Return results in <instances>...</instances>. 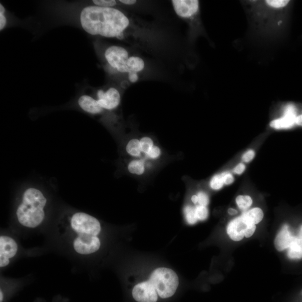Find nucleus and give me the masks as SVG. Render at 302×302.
<instances>
[{
  "label": "nucleus",
  "mask_w": 302,
  "mask_h": 302,
  "mask_svg": "<svg viewBox=\"0 0 302 302\" xmlns=\"http://www.w3.org/2000/svg\"><path fill=\"white\" fill-rule=\"evenodd\" d=\"M290 2L288 0L245 1L254 35L262 40H278L283 24L282 11Z\"/></svg>",
  "instance_id": "obj_1"
},
{
  "label": "nucleus",
  "mask_w": 302,
  "mask_h": 302,
  "mask_svg": "<svg viewBox=\"0 0 302 302\" xmlns=\"http://www.w3.org/2000/svg\"><path fill=\"white\" fill-rule=\"evenodd\" d=\"M83 30L92 35L106 38H123L124 31L129 25V20L122 11L113 7L89 6L80 15Z\"/></svg>",
  "instance_id": "obj_2"
},
{
  "label": "nucleus",
  "mask_w": 302,
  "mask_h": 302,
  "mask_svg": "<svg viewBox=\"0 0 302 302\" xmlns=\"http://www.w3.org/2000/svg\"><path fill=\"white\" fill-rule=\"evenodd\" d=\"M46 203L47 199L40 190L34 187L26 189L16 212L19 224L31 229L39 226L45 218Z\"/></svg>",
  "instance_id": "obj_3"
},
{
  "label": "nucleus",
  "mask_w": 302,
  "mask_h": 302,
  "mask_svg": "<svg viewBox=\"0 0 302 302\" xmlns=\"http://www.w3.org/2000/svg\"><path fill=\"white\" fill-rule=\"evenodd\" d=\"M149 281L154 286L158 296L164 299L173 296L179 286L177 274L165 268H160L153 272Z\"/></svg>",
  "instance_id": "obj_4"
},
{
  "label": "nucleus",
  "mask_w": 302,
  "mask_h": 302,
  "mask_svg": "<svg viewBox=\"0 0 302 302\" xmlns=\"http://www.w3.org/2000/svg\"><path fill=\"white\" fill-rule=\"evenodd\" d=\"M77 238L73 241V248L81 255H89L98 251L100 241L97 236L91 232L81 231L76 232Z\"/></svg>",
  "instance_id": "obj_5"
},
{
  "label": "nucleus",
  "mask_w": 302,
  "mask_h": 302,
  "mask_svg": "<svg viewBox=\"0 0 302 302\" xmlns=\"http://www.w3.org/2000/svg\"><path fill=\"white\" fill-rule=\"evenodd\" d=\"M105 57L107 62L116 70L121 73H129L128 66L129 58L128 52L122 46H110L105 51Z\"/></svg>",
  "instance_id": "obj_6"
},
{
  "label": "nucleus",
  "mask_w": 302,
  "mask_h": 302,
  "mask_svg": "<svg viewBox=\"0 0 302 302\" xmlns=\"http://www.w3.org/2000/svg\"><path fill=\"white\" fill-rule=\"evenodd\" d=\"M16 241L10 237H0V267H6L10 263V259L14 257L17 252Z\"/></svg>",
  "instance_id": "obj_7"
},
{
  "label": "nucleus",
  "mask_w": 302,
  "mask_h": 302,
  "mask_svg": "<svg viewBox=\"0 0 302 302\" xmlns=\"http://www.w3.org/2000/svg\"><path fill=\"white\" fill-rule=\"evenodd\" d=\"M172 4L176 14L184 18H194L199 11L198 0H173Z\"/></svg>",
  "instance_id": "obj_8"
},
{
  "label": "nucleus",
  "mask_w": 302,
  "mask_h": 302,
  "mask_svg": "<svg viewBox=\"0 0 302 302\" xmlns=\"http://www.w3.org/2000/svg\"><path fill=\"white\" fill-rule=\"evenodd\" d=\"M132 295L138 302H156L158 300L155 288L149 281L139 283L134 287Z\"/></svg>",
  "instance_id": "obj_9"
},
{
  "label": "nucleus",
  "mask_w": 302,
  "mask_h": 302,
  "mask_svg": "<svg viewBox=\"0 0 302 302\" xmlns=\"http://www.w3.org/2000/svg\"><path fill=\"white\" fill-rule=\"evenodd\" d=\"M97 101L102 108L106 110H113L117 108L120 102V95L115 88H110L104 91L99 90L97 92Z\"/></svg>",
  "instance_id": "obj_10"
},
{
  "label": "nucleus",
  "mask_w": 302,
  "mask_h": 302,
  "mask_svg": "<svg viewBox=\"0 0 302 302\" xmlns=\"http://www.w3.org/2000/svg\"><path fill=\"white\" fill-rule=\"evenodd\" d=\"M249 223L245 219L243 215L236 218L235 219L231 221L227 226L228 235L232 240L239 241L243 240Z\"/></svg>",
  "instance_id": "obj_11"
},
{
  "label": "nucleus",
  "mask_w": 302,
  "mask_h": 302,
  "mask_svg": "<svg viewBox=\"0 0 302 302\" xmlns=\"http://www.w3.org/2000/svg\"><path fill=\"white\" fill-rule=\"evenodd\" d=\"M296 109L294 106L287 107L284 117L274 120L271 123V126L275 129H285L290 128L296 123Z\"/></svg>",
  "instance_id": "obj_12"
},
{
  "label": "nucleus",
  "mask_w": 302,
  "mask_h": 302,
  "mask_svg": "<svg viewBox=\"0 0 302 302\" xmlns=\"http://www.w3.org/2000/svg\"><path fill=\"white\" fill-rule=\"evenodd\" d=\"M295 236H292L289 230V227L286 225L282 227V230L277 235L274 245L279 252H282L289 248L291 243Z\"/></svg>",
  "instance_id": "obj_13"
},
{
  "label": "nucleus",
  "mask_w": 302,
  "mask_h": 302,
  "mask_svg": "<svg viewBox=\"0 0 302 302\" xmlns=\"http://www.w3.org/2000/svg\"><path fill=\"white\" fill-rule=\"evenodd\" d=\"M80 108L86 112L91 114H97L103 112L98 101L89 95H82L78 100Z\"/></svg>",
  "instance_id": "obj_14"
},
{
  "label": "nucleus",
  "mask_w": 302,
  "mask_h": 302,
  "mask_svg": "<svg viewBox=\"0 0 302 302\" xmlns=\"http://www.w3.org/2000/svg\"><path fill=\"white\" fill-rule=\"evenodd\" d=\"M288 257L291 259L302 258V239L295 237L288 248Z\"/></svg>",
  "instance_id": "obj_15"
},
{
  "label": "nucleus",
  "mask_w": 302,
  "mask_h": 302,
  "mask_svg": "<svg viewBox=\"0 0 302 302\" xmlns=\"http://www.w3.org/2000/svg\"><path fill=\"white\" fill-rule=\"evenodd\" d=\"M243 215L246 220L255 225L259 224L264 218V213L259 208H253L244 213Z\"/></svg>",
  "instance_id": "obj_16"
},
{
  "label": "nucleus",
  "mask_w": 302,
  "mask_h": 302,
  "mask_svg": "<svg viewBox=\"0 0 302 302\" xmlns=\"http://www.w3.org/2000/svg\"><path fill=\"white\" fill-rule=\"evenodd\" d=\"M128 66L130 71L129 73H137L142 71L145 68V62L140 57H131L128 60Z\"/></svg>",
  "instance_id": "obj_17"
},
{
  "label": "nucleus",
  "mask_w": 302,
  "mask_h": 302,
  "mask_svg": "<svg viewBox=\"0 0 302 302\" xmlns=\"http://www.w3.org/2000/svg\"><path fill=\"white\" fill-rule=\"evenodd\" d=\"M126 151L133 156H139L142 151L140 141L136 139H132L130 141L127 145Z\"/></svg>",
  "instance_id": "obj_18"
},
{
  "label": "nucleus",
  "mask_w": 302,
  "mask_h": 302,
  "mask_svg": "<svg viewBox=\"0 0 302 302\" xmlns=\"http://www.w3.org/2000/svg\"><path fill=\"white\" fill-rule=\"evenodd\" d=\"M128 170L133 174L141 175L145 171V166L142 161L134 160L128 165Z\"/></svg>",
  "instance_id": "obj_19"
},
{
  "label": "nucleus",
  "mask_w": 302,
  "mask_h": 302,
  "mask_svg": "<svg viewBox=\"0 0 302 302\" xmlns=\"http://www.w3.org/2000/svg\"><path fill=\"white\" fill-rule=\"evenodd\" d=\"M236 202L240 210L243 211L248 210L253 204L252 198L248 196H239L237 197Z\"/></svg>",
  "instance_id": "obj_20"
},
{
  "label": "nucleus",
  "mask_w": 302,
  "mask_h": 302,
  "mask_svg": "<svg viewBox=\"0 0 302 302\" xmlns=\"http://www.w3.org/2000/svg\"><path fill=\"white\" fill-rule=\"evenodd\" d=\"M184 213L187 222L190 225H194L197 223L198 219L196 212V208L191 206L186 207L184 209Z\"/></svg>",
  "instance_id": "obj_21"
},
{
  "label": "nucleus",
  "mask_w": 302,
  "mask_h": 302,
  "mask_svg": "<svg viewBox=\"0 0 302 302\" xmlns=\"http://www.w3.org/2000/svg\"><path fill=\"white\" fill-rule=\"evenodd\" d=\"M225 185L223 174L216 175L212 179L211 187L214 190H219Z\"/></svg>",
  "instance_id": "obj_22"
},
{
  "label": "nucleus",
  "mask_w": 302,
  "mask_h": 302,
  "mask_svg": "<svg viewBox=\"0 0 302 302\" xmlns=\"http://www.w3.org/2000/svg\"><path fill=\"white\" fill-rule=\"evenodd\" d=\"M142 151L147 153L152 149L153 143L152 139L149 137H144L140 141Z\"/></svg>",
  "instance_id": "obj_23"
},
{
  "label": "nucleus",
  "mask_w": 302,
  "mask_h": 302,
  "mask_svg": "<svg viewBox=\"0 0 302 302\" xmlns=\"http://www.w3.org/2000/svg\"><path fill=\"white\" fill-rule=\"evenodd\" d=\"M196 212L198 220H206L208 216V210L206 207L198 206L196 208Z\"/></svg>",
  "instance_id": "obj_24"
},
{
  "label": "nucleus",
  "mask_w": 302,
  "mask_h": 302,
  "mask_svg": "<svg viewBox=\"0 0 302 302\" xmlns=\"http://www.w3.org/2000/svg\"><path fill=\"white\" fill-rule=\"evenodd\" d=\"M92 2L95 6L102 7H112L117 4V1L114 0H94Z\"/></svg>",
  "instance_id": "obj_25"
},
{
  "label": "nucleus",
  "mask_w": 302,
  "mask_h": 302,
  "mask_svg": "<svg viewBox=\"0 0 302 302\" xmlns=\"http://www.w3.org/2000/svg\"><path fill=\"white\" fill-rule=\"evenodd\" d=\"M197 196L200 206L206 207L209 203V198L207 195L203 192H200Z\"/></svg>",
  "instance_id": "obj_26"
},
{
  "label": "nucleus",
  "mask_w": 302,
  "mask_h": 302,
  "mask_svg": "<svg viewBox=\"0 0 302 302\" xmlns=\"http://www.w3.org/2000/svg\"><path fill=\"white\" fill-rule=\"evenodd\" d=\"M255 230H256V225L250 222L245 231V237L247 238H250L254 235Z\"/></svg>",
  "instance_id": "obj_27"
},
{
  "label": "nucleus",
  "mask_w": 302,
  "mask_h": 302,
  "mask_svg": "<svg viewBox=\"0 0 302 302\" xmlns=\"http://www.w3.org/2000/svg\"><path fill=\"white\" fill-rule=\"evenodd\" d=\"M222 174L223 176H224V183L225 185H230L234 182V176L229 173V172H226V173H224Z\"/></svg>",
  "instance_id": "obj_28"
},
{
  "label": "nucleus",
  "mask_w": 302,
  "mask_h": 302,
  "mask_svg": "<svg viewBox=\"0 0 302 302\" xmlns=\"http://www.w3.org/2000/svg\"><path fill=\"white\" fill-rule=\"evenodd\" d=\"M255 157V152L253 150H249L246 152L242 157V159L245 162H249L252 161Z\"/></svg>",
  "instance_id": "obj_29"
},
{
  "label": "nucleus",
  "mask_w": 302,
  "mask_h": 302,
  "mask_svg": "<svg viewBox=\"0 0 302 302\" xmlns=\"http://www.w3.org/2000/svg\"><path fill=\"white\" fill-rule=\"evenodd\" d=\"M160 150L159 147H153L151 151L147 153V155L152 159H156L160 155Z\"/></svg>",
  "instance_id": "obj_30"
},
{
  "label": "nucleus",
  "mask_w": 302,
  "mask_h": 302,
  "mask_svg": "<svg viewBox=\"0 0 302 302\" xmlns=\"http://www.w3.org/2000/svg\"><path fill=\"white\" fill-rule=\"evenodd\" d=\"M246 169V166L243 164H239L235 167L234 173L236 174L241 175L243 174Z\"/></svg>",
  "instance_id": "obj_31"
},
{
  "label": "nucleus",
  "mask_w": 302,
  "mask_h": 302,
  "mask_svg": "<svg viewBox=\"0 0 302 302\" xmlns=\"http://www.w3.org/2000/svg\"><path fill=\"white\" fill-rule=\"evenodd\" d=\"M6 24V18L4 13L0 12V30H2Z\"/></svg>",
  "instance_id": "obj_32"
},
{
  "label": "nucleus",
  "mask_w": 302,
  "mask_h": 302,
  "mask_svg": "<svg viewBox=\"0 0 302 302\" xmlns=\"http://www.w3.org/2000/svg\"><path fill=\"white\" fill-rule=\"evenodd\" d=\"M128 78L130 81L132 83L136 82L138 80L137 73L130 72L128 73Z\"/></svg>",
  "instance_id": "obj_33"
},
{
  "label": "nucleus",
  "mask_w": 302,
  "mask_h": 302,
  "mask_svg": "<svg viewBox=\"0 0 302 302\" xmlns=\"http://www.w3.org/2000/svg\"><path fill=\"white\" fill-rule=\"evenodd\" d=\"M119 2L127 4V5H132V4L136 3L137 1L136 0H120Z\"/></svg>",
  "instance_id": "obj_34"
},
{
  "label": "nucleus",
  "mask_w": 302,
  "mask_h": 302,
  "mask_svg": "<svg viewBox=\"0 0 302 302\" xmlns=\"http://www.w3.org/2000/svg\"><path fill=\"white\" fill-rule=\"evenodd\" d=\"M296 123L297 124L302 125V115H301L299 116V117H296Z\"/></svg>",
  "instance_id": "obj_35"
},
{
  "label": "nucleus",
  "mask_w": 302,
  "mask_h": 302,
  "mask_svg": "<svg viewBox=\"0 0 302 302\" xmlns=\"http://www.w3.org/2000/svg\"><path fill=\"white\" fill-rule=\"evenodd\" d=\"M228 212H229L230 215H235L236 214L238 213V211L232 208H230Z\"/></svg>",
  "instance_id": "obj_36"
},
{
  "label": "nucleus",
  "mask_w": 302,
  "mask_h": 302,
  "mask_svg": "<svg viewBox=\"0 0 302 302\" xmlns=\"http://www.w3.org/2000/svg\"><path fill=\"white\" fill-rule=\"evenodd\" d=\"M192 201L194 204H197L198 202V197L197 196H193L192 198Z\"/></svg>",
  "instance_id": "obj_37"
},
{
  "label": "nucleus",
  "mask_w": 302,
  "mask_h": 302,
  "mask_svg": "<svg viewBox=\"0 0 302 302\" xmlns=\"http://www.w3.org/2000/svg\"><path fill=\"white\" fill-rule=\"evenodd\" d=\"M297 238L302 239V226L301 227L299 236H298V237H297Z\"/></svg>",
  "instance_id": "obj_38"
},
{
  "label": "nucleus",
  "mask_w": 302,
  "mask_h": 302,
  "mask_svg": "<svg viewBox=\"0 0 302 302\" xmlns=\"http://www.w3.org/2000/svg\"><path fill=\"white\" fill-rule=\"evenodd\" d=\"M0 297H1V298H0V302H2L3 301V296L2 292L1 291V292H0Z\"/></svg>",
  "instance_id": "obj_39"
}]
</instances>
